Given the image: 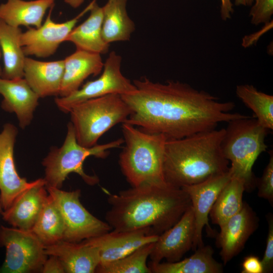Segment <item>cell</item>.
Returning <instances> with one entry per match:
<instances>
[{"mask_svg":"<svg viewBox=\"0 0 273 273\" xmlns=\"http://www.w3.org/2000/svg\"><path fill=\"white\" fill-rule=\"evenodd\" d=\"M242 273H264L261 260L255 255H250L244 258L242 263Z\"/></svg>","mask_w":273,"mask_h":273,"instance_id":"obj_34","label":"cell"},{"mask_svg":"<svg viewBox=\"0 0 273 273\" xmlns=\"http://www.w3.org/2000/svg\"><path fill=\"white\" fill-rule=\"evenodd\" d=\"M46 188L64 220L63 240L79 243L112 230L106 221L94 216L82 205L80 201V190L68 192L52 187Z\"/></svg>","mask_w":273,"mask_h":273,"instance_id":"obj_8","label":"cell"},{"mask_svg":"<svg viewBox=\"0 0 273 273\" xmlns=\"http://www.w3.org/2000/svg\"><path fill=\"white\" fill-rule=\"evenodd\" d=\"M259 220L255 211L245 202L241 210L220 228L216 244L221 249L220 255L224 265L242 251L258 228Z\"/></svg>","mask_w":273,"mask_h":273,"instance_id":"obj_15","label":"cell"},{"mask_svg":"<svg viewBox=\"0 0 273 273\" xmlns=\"http://www.w3.org/2000/svg\"><path fill=\"white\" fill-rule=\"evenodd\" d=\"M64 69V60L44 62L26 57L23 78L39 98L58 96Z\"/></svg>","mask_w":273,"mask_h":273,"instance_id":"obj_21","label":"cell"},{"mask_svg":"<svg viewBox=\"0 0 273 273\" xmlns=\"http://www.w3.org/2000/svg\"><path fill=\"white\" fill-rule=\"evenodd\" d=\"M232 176L230 168L223 173L210 177L198 184L185 186L181 188L189 195L195 218V235L192 249L204 246L202 232L206 226L210 234L213 231L209 224V214L219 194Z\"/></svg>","mask_w":273,"mask_h":273,"instance_id":"obj_13","label":"cell"},{"mask_svg":"<svg viewBox=\"0 0 273 273\" xmlns=\"http://www.w3.org/2000/svg\"><path fill=\"white\" fill-rule=\"evenodd\" d=\"M220 16L223 20H227L231 18L234 12L233 4L231 0H220Z\"/></svg>","mask_w":273,"mask_h":273,"instance_id":"obj_36","label":"cell"},{"mask_svg":"<svg viewBox=\"0 0 273 273\" xmlns=\"http://www.w3.org/2000/svg\"><path fill=\"white\" fill-rule=\"evenodd\" d=\"M225 128L200 131L166 140L163 175L168 184L181 187L202 182L229 170L221 143Z\"/></svg>","mask_w":273,"mask_h":273,"instance_id":"obj_3","label":"cell"},{"mask_svg":"<svg viewBox=\"0 0 273 273\" xmlns=\"http://www.w3.org/2000/svg\"><path fill=\"white\" fill-rule=\"evenodd\" d=\"M133 83L135 92L121 95L132 111L124 122L162 134L167 140L214 129L219 123L247 116L231 112L234 102H219L207 92L179 81L159 83L144 77Z\"/></svg>","mask_w":273,"mask_h":273,"instance_id":"obj_1","label":"cell"},{"mask_svg":"<svg viewBox=\"0 0 273 273\" xmlns=\"http://www.w3.org/2000/svg\"><path fill=\"white\" fill-rule=\"evenodd\" d=\"M19 27L12 26L0 19V47L4 60L1 77L13 79L24 77L26 56L20 43Z\"/></svg>","mask_w":273,"mask_h":273,"instance_id":"obj_25","label":"cell"},{"mask_svg":"<svg viewBox=\"0 0 273 273\" xmlns=\"http://www.w3.org/2000/svg\"><path fill=\"white\" fill-rule=\"evenodd\" d=\"M1 50H0V58H1ZM1 72H2V70L0 69V77H1Z\"/></svg>","mask_w":273,"mask_h":273,"instance_id":"obj_40","label":"cell"},{"mask_svg":"<svg viewBox=\"0 0 273 273\" xmlns=\"http://www.w3.org/2000/svg\"><path fill=\"white\" fill-rule=\"evenodd\" d=\"M158 237L150 229L144 228L129 231H110L81 242L98 249L99 264H102L121 258L143 245L155 242Z\"/></svg>","mask_w":273,"mask_h":273,"instance_id":"obj_16","label":"cell"},{"mask_svg":"<svg viewBox=\"0 0 273 273\" xmlns=\"http://www.w3.org/2000/svg\"><path fill=\"white\" fill-rule=\"evenodd\" d=\"M47 256H57L67 273H94L100 262L98 249L82 242L64 240L44 246Z\"/></svg>","mask_w":273,"mask_h":273,"instance_id":"obj_19","label":"cell"},{"mask_svg":"<svg viewBox=\"0 0 273 273\" xmlns=\"http://www.w3.org/2000/svg\"><path fill=\"white\" fill-rule=\"evenodd\" d=\"M125 146L120 154L121 170L131 187L165 182L163 163L166 136L122 123Z\"/></svg>","mask_w":273,"mask_h":273,"instance_id":"obj_4","label":"cell"},{"mask_svg":"<svg viewBox=\"0 0 273 273\" xmlns=\"http://www.w3.org/2000/svg\"><path fill=\"white\" fill-rule=\"evenodd\" d=\"M96 1L93 0L75 17L61 23L52 20L51 15L54 6L51 7L41 26L37 28L29 27L27 31L22 32L20 43L25 56L44 58L53 55L59 45L65 41L80 18L90 10Z\"/></svg>","mask_w":273,"mask_h":273,"instance_id":"obj_11","label":"cell"},{"mask_svg":"<svg viewBox=\"0 0 273 273\" xmlns=\"http://www.w3.org/2000/svg\"><path fill=\"white\" fill-rule=\"evenodd\" d=\"M67 4L71 7L76 8L79 7L83 2L84 0H64Z\"/></svg>","mask_w":273,"mask_h":273,"instance_id":"obj_38","label":"cell"},{"mask_svg":"<svg viewBox=\"0 0 273 273\" xmlns=\"http://www.w3.org/2000/svg\"><path fill=\"white\" fill-rule=\"evenodd\" d=\"M123 143V139L120 138L106 144L85 147L78 143L73 125L69 123L63 145L59 148H52L42 160L46 187L61 189L68 175L73 172L78 174L88 185L98 184L99 179L97 175L84 172L83 165L85 160L91 156L105 158L109 154L108 150L119 148Z\"/></svg>","mask_w":273,"mask_h":273,"instance_id":"obj_6","label":"cell"},{"mask_svg":"<svg viewBox=\"0 0 273 273\" xmlns=\"http://www.w3.org/2000/svg\"><path fill=\"white\" fill-rule=\"evenodd\" d=\"M2 206H1V201H0V217H1V215H2Z\"/></svg>","mask_w":273,"mask_h":273,"instance_id":"obj_39","label":"cell"},{"mask_svg":"<svg viewBox=\"0 0 273 273\" xmlns=\"http://www.w3.org/2000/svg\"><path fill=\"white\" fill-rule=\"evenodd\" d=\"M268 232L266 247L262 259L261 260L264 273L271 272L273 269V217L272 214L267 216Z\"/></svg>","mask_w":273,"mask_h":273,"instance_id":"obj_33","label":"cell"},{"mask_svg":"<svg viewBox=\"0 0 273 273\" xmlns=\"http://www.w3.org/2000/svg\"><path fill=\"white\" fill-rule=\"evenodd\" d=\"M44 246L63 240L65 224L62 216L49 194L41 212L31 230Z\"/></svg>","mask_w":273,"mask_h":273,"instance_id":"obj_28","label":"cell"},{"mask_svg":"<svg viewBox=\"0 0 273 273\" xmlns=\"http://www.w3.org/2000/svg\"><path fill=\"white\" fill-rule=\"evenodd\" d=\"M254 2L249 13L251 23L257 25L269 22L273 14V0H254Z\"/></svg>","mask_w":273,"mask_h":273,"instance_id":"obj_32","label":"cell"},{"mask_svg":"<svg viewBox=\"0 0 273 273\" xmlns=\"http://www.w3.org/2000/svg\"><path fill=\"white\" fill-rule=\"evenodd\" d=\"M44 178L19 195L2 212L3 219L13 227L31 231L48 196Z\"/></svg>","mask_w":273,"mask_h":273,"instance_id":"obj_17","label":"cell"},{"mask_svg":"<svg viewBox=\"0 0 273 273\" xmlns=\"http://www.w3.org/2000/svg\"><path fill=\"white\" fill-rule=\"evenodd\" d=\"M195 218L192 205L172 227L158 236L150 254L151 261H179L192 248L195 235Z\"/></svg>","mask_w":273,"mask_h":273,"instance_id":"obj_14","label":"cell"},{"mask_svg":"<svg viewBox=\"0 0 273 273\" xmlns=\"http://www.w3.org/2000/svg\"><path fill=\"white\" fill-rule=\"evenodd\" d=\"M237 97L253 112L255 118L263 127L273 129V96L258 90L250 84L238 85Z\"/></svg>","mask_w":273,"mask_h":273,"instance_id":"obj_29","label":"cell"},{"mask_svg":"<svg viewBox=\"0 0 273 273\" xmlns=\"http://www.w3.org/2000/svg\"><path fill=\"white\" fill-rule=\"evenodd\" d=\"M55 0H8L0 5V19L12 26H34L37 28L47 10L54 6Z\"/></svg>","mask_w":273,"mask_h":273,"instance_id":"obj_23","label":"cell"},{"mask_svg":"<svg viewBox=\"0 0 273 273\" xmlns=\"http://www.w3.org/2000/svg\"><path fill=\"white\" fill-rule=\"evenodd\" d=\"M64 62L60 97H66L78 89L89 76L99 75L104 65L101 54L79 50L67 57Z\"/></svg>","mask_w":273,"mask_h":273,"instance_id":"obj_20","label":"cell"},{"mask_svg":"<svg viewBox=\"0 0 273 273\" xmlns=\"http://www.w3.org/2000/svg\"><path fill=\"white\" fill-rule=\"evenodd\" d=\"M154 242L142 246L129 254L118 259L99 264V273H151L147 263Z\"/></svg>","mask_w":273,"mask_h":273,"instance_id":"obj_30","label":"cell"},{"mask_svg":"<svg viewBox=\"0 0 273 273\" xmlns=\"http://www.w3.org/2000/svg\"><path fill=\"white\" fill-rule=\"evenodd\" d=\"M69 113L78 143L90 148L114 125L124 123L132 111L121 95L113 94L77 104Z\"/></svg>","mask_w":273,"mask_h":273,"instance_id":"obj_7","label":"cell"},{"mask_svg":"<svg viewBox=\"0 0 273 273\" xmlns=\"http://www.w3.org/2000/svg\"><path fill=\"white\" fill-rule=\"evenodd\" d=\"M43 264L41 271L43 273H64V267L59 258L54 255L50 256Z\"/></svg>","mask_w":273,"mask_h":273,"instance_id":"obj_35","label":"cell"},{"mask_svg":"<svg viewBox=\"0 0 273 273\" xmlns=\"http://www.w3.org/2000/svg\"><path fill=\"white\" fill-rule=\"evenodd\" d=\"M88 17L75 27L68 35L66 41L72 42L76 50L104 54L109 49L110 44L104 40L102 34V8L94 3Z\"/></svg>","mask_w":273,"mask_h":273,"instance_id":"obj_22","label":"cell"},{"mask_svg":"<svg viewBox=\"0 0 273 273\" xmlns=\"http://www.w3.org/2000/svg\"><path fill=\"white\" fill-rule=\"evenodd\" d=\"M228 123L221 143L222 152L231 162L232 175L242 179L246 190H251L257 180L252 168L260 154L267 149L265 139L269 130L249 116Z\"/></svg>","mask_w":273,"mask_h":273,"instance_id":"obj_5","label":"cell"},{"mask_svg":"<svg viewBox=\"0 0 273 273\" xmlns=\"http://www.w3.org/2000/svg\"><path fill=\"white\" fill-rule=\"evenodd\" d=\"M246 190L244 181L232 175L222 189L209 212L212 223L220 228L226 221L239 213L244 202L243 193Z\"/></svg>","mask_w":273,"mask_h":273,"instance_id":"obj_27","label":"cell"},{"mask_svg":"<svg viewBox=\"0 0 273 273\" xmlns=\"http://www.w3.org/2000/svg\"><path fill=\"white\" fill-rule=\"evenodd\" d=\"M122 58L115 51L111 52L105 63L100 76L87 81L81 88L64 97H58L55 102L58 109L64 113H69L75 105L85 101L116 94L120 95L131 94L136 88L121 72Z\"/></svg>","mask_w":273,"mask_h":273,"instance_id":"obj_10","label":"cell"},{"mask_svg":"<svg viewBox=\"0 0 273 273\" xmlns=\"http://www.w3.org/2000/svg\"><path fill=\"white\" fill-rule=\"evenodd\" d=\"M0 94L3 96L1 107L16 114L21 128L28 126L38 105L39 97L24 78L7 79L0 77Z\"/></svg>","mask_w":273,"mask_h":273,"instance_id":"obj_18","label":"cell"},{"mask_svg":"<svg viewBox=\"0 0 273 273\" xmlns=\"http://www.w3.org/2000/svg\"><path fill=\"white\" fill-rule=\"evenodd\" d=\"M0 247L6 248L2 273L41 271L47 255L44 245L31 231L0 226Z\"/></svg>","mask_w":273,"mask_h":273,"instance_id":"obj_9","label":"cell"},{"mask_svg":"<svg viewBox=\"0 0 273 273\" xmlns=\"http://www.w3.org/2000/svg\"><path fill=\"white\" fill-rule=\"evenodd\" d=\"M269 161L263 170L261 176L257 179V195L264 199L273 206V152H269Z\"/></svg>","mask_w":273,"mask_h":273,"instance_id":"obj_31","label":"cell"},{"mask_svg":"<svg viewBox=\"0 0 273 273\" xmlns=\"http://www.w3.org/2000/svg\"><path fill=\"white\" fill-rule=\"evenodd\" d=\"M107 193L110 208L105 219L112 230L118 232L148 228L159 236L176 223L192 205L185 191L166 181Z\"/></svg>","mask_w":273,"mask_h":273,"instance_id":"obj_2","label":"cell"},{"mask_svg":"<svg viewBox=\"0 0 273 273\" xmlns=\"http://www.w3.org/2000/svg\"><path fill=\"white\" fill-rule=\"evenodd\" d=\"M190 257L174 262L150 261L151 273H221L222 264L213 257V249L209 245L196 249Z\"/></svg>","mask_w":273,"mask_h":273,"instance_id":"obj_24","label":"cell"},{"mask_svg":"<svg viewBox=\"0 0 273 273\" xmlns=\"http://www.w3.org/2000/svg\"><path fill=\"white\" fill-rule=\"evenodd\" d=\"M127 0H108L103 7L102 34L107 43L127 41L135 24L126 11Z\"/></svg>","mask_w":273,"mask_h":273,"instance_id":"obj_26","label":"cell"},{"mask_svg":"<svg viewBox=\"0 0 273 273\" xmlns=\"http://www.w3.org/2000/svg\"><path fill=\"white\" fill-rule=\"evenodd\" d=\"M235 4L237 6H250L254 3V0H234Z\"/></svg>","mask_w":273,"mask_h":273,"instance_id":"obj_37","label":"cell"},{"mask_svg":"<svg viewBox=\"0 0 273 273\" xmlns=\"http://www.w3.org/2000/svg\"><path fill=\"white\" fill-rule=\"evenodd\" d=\"M17 134V127L11 123L5 124L0 132V201L4 210L39 179L28 182L25 178L21 177L16 170L14 149Z\"/></svg>","mask_w":273,"mask_h":273,"instance_id":"obj_12","label":"cell"}]
</instances>
